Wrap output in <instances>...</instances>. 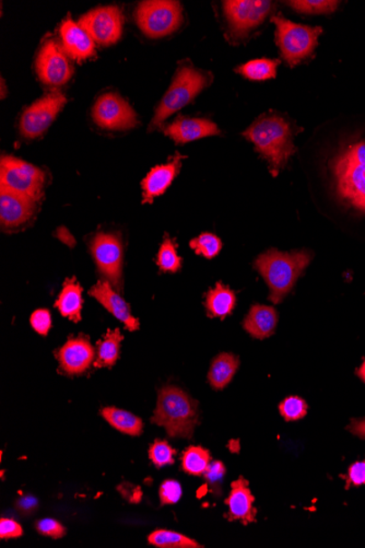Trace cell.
<instances>
[{
    "label": "cell",
    "instance_id": "1",
    "mask_svg": "<svg viewBox=\"0 0 365 548\" xmlns=\"http://www.w3.org/2000/svg\"><path fill=\"white\" fill-rule=\"evenodd\" d=\"M243 136L254 143L255 151L268 162L269 172L274 178L287 166L296 151L293 127L279 115L259 116Z\"/></svg>",
    "mask_w": 365,
    "mask_h": 548
},
{
    "label": "cell",
    "instance_id": "2",
    "mask_svg": "<svg viewBox=\"0 0 365 548\" xmlns=\"http://www.w3.org/2000/svg\"><path fill=\"white\" fill-rule=\"evenodd\" d=\"M311 260L312 253L308 250L280 252L276 249H271L259 255L254 262V269L262 275L271 290L268 299L276 305L282 303L293 291Z\"/></svg>",
    "mask_w": 365,
    "mask_h": 548
},
{
    "label": "cell",
    "instance_id": "3",
    "mask_svg": "<svg viewBox=\"0 0 365 548\" xmlns=\"http://www.w3.org/2000/svg\"><path fill=\"white\" fill-rule=\"evenodd\" d=\"M335 191L343 203L365 212V141L349 143L331 161Z\"/></svg>",
    "mask_w": 365,
    "mask_h": 548
},
{
    "label": "cell",
    "instance_id": "4",
    "mask_svg": "<svg viewBox=\"0 0 365 548\" xmlns=\"http://www.w3.org/2000/svg\"><path fill=\"white\" fill-rule=\"evenodd\" d=\"M198 419V402L182 388L167 386L158 391L151 423L166 429L168 437L192 438Z\"/></svg>",
    "mask_w": 365,
    "mask_h": 548
},
{
    "label": "cell",
    "instance_id": "5",
    "mask_svg": "<svg viewBox=\"0 0 365 548\" xmlns=\"http://www.w3.org/2000/svg\"><path fill=\"white\" fill-rule=\"evenodd\" d=\"M211 83L210 74L195 69L192 64L178 67L170 88L158 104L151 121L150 130L160 127L164 121L184 108L207 88Z\"/></svg>",
    "mask_w": 365,
    "mask_h": 548
},
{
    "label": "cell",
    "instance_id": "6",
    "mask_svg": "<svg viewBox=\"0 0 365 548\" xmlns=\"http://www.w3.org/2000/svg\"><path fill=\"white\" fill-rule=\"evenodd\" d=\"M272 21L276 24V44L290 67L313 55L322 34L321 26L294 24L283 15H274Z\"/></svg>",
    "mask_w": 365,
    "mask_h": 548
},
{
    "label": "cell",
    "instance_id": "7",
    "mask_svg": "<svg viewBox=\"0 0 365 548\" xmlns=\"http://www.w3.org/2000/svg\"><path fill=\"white\" fill-rule=\"evenodd\" d=\"M135 20L142 34L151 39L170 35L183 24V8L178 2L148 0L135 12Z\"/></svg>",
    "mask_w": 365,
    "mask_h": 548
},
{
    "label": "cell",
    "instance_id": "8",
    "mask_svg": "<svg viewBox=\"0 0 365 548\" xmlns=\"http://www.w3.org/2000/svg\"><path fill=\"white\" fill-rule=\"evenodd\" d=\"M45 173L38 167L13 156L0 161V189L38 201L43 196Z\"/></svg>",
    "mask_w": 365,
    "mask_h": 548
},
{
    "label": "cell",
    "instance_id": "9",
    "mask_svg": "<svg viewBox=\"0 0 365 548\" xmlns=\"http://www.w3.org/2000/svg\"><path fill=\"white\" fill-rule=\"evenodd\" d=\"M92 257L105 280L116 290L123 289V246L119 234L99 232L90 244Z\"/></svg>",
    "mask_w": 365,
    "mask_h": 548
},
{
    "label": "cell",
    "instance_id": "10",
    "mask_svg": "<svg viewBox=\"0 0 365 548\" xmlns=\"http://www.w3.org/2000/svg\"><path fill=\"white\" fill-rule=\"evenodd\" d=\"M225 15L232 35L245 37L272 14L274 4L267 0H227Z\"/></svg>",
    "mask_w": 365,
    "mask_h": 548
},
{
    "label": "cell",
    "instance_id": "11",
    "mask_svg": "<svg viewBox=\"0 0 365 548\" xmlns=\"http://www.w3.org/2000/svg\"><path fill=\"white\" fill-rule=\"evenodd\" d=\"M67 103L61 92L47 93L24 112L20 120L21 135L34 140L44 134Z\"/></svg>",
    "mask_w": 365,
    "mask_h": 548
},
{
    "label": "cell",
    "instance_id": "12",
    "mask_svg": "<svg viewBox=\"0 0 365 548\" xmlns=\"http://www.w3.org/2000/svg\"><path fill=\"white\" fill-rule=\"evenodd\" d=\"M92 119L99 127L109 131H129L139 124L136 112L114 93H104L95 101Z\"/></svg>",
    "mask_w": 365,
    "mask_h": 548
},
{
    "label": "cell",
    "instance_id": "13",
    "mask_svg": "<svg viewBox=\"0 0 365 548\" xmlns=\"http://www.w3.org/2000/svg\"><path fill=\"white\" fill-rule=\"evenodd\" d=\"M78 24L98 44L110 46L120 39L124 18L118 6L100 7L82 15Z\"/></svg>",
    "mask_w": 365,
    "mask_h": 548
},
{
    "label": "cell",
    "instance_id": "14",
    "mask_svg": "<svg viewBox=\"0 0 365 548\" xmlns=\"http://www.w3.org/2000/svg\"><path fill=\"white\" fill-rule=\"evenodd\" d=\"M40 81L47 86L60 87L71 81L73 69L66 52L54 40L46 41L35 62Z\"/></svg>",
    "mask_w": 365,
    "mask_h": 548
},
{
    "label": "cell",
    "instance_id": "15",
    "mask_svg": "<svg viewBox=\"0 0 365 548\" xmlns=\"http://www.w3.org/2000/svg\"><path fill=\"white\" fill-rule=\"evenodd\" d=\"M95 351L86 335L71 338L57 351L56 358L61 369L68 376L82 375L93 364Z\"/></svg>",
    "mask_w": 365,
    "mask_h": 548
},
{
    "label": "cell",
    "instance_id": "16",
    "mask_svg": "<svg viewBox=\"0 0 365 548\" xmlns=\"http://www.w3.org/2000/svg\"><path fill=\"white\" fill-rule=\"evenodd\" d=\"M178 145L202 140L205 137L220 135L219 127L208 119L178 116L172 124L163 130Z\"/></svg>",
    "mask_w": 365,
    "mask_h": 548
},
{
    "label": "cell",
    "instance_id": "17",
    "mask_svg": "<svg viewBox=\"0 0 365 548\" xmlns=\"http://www.w3.org/2000/svg\"><path fill=\"white\" fill-rule=\"evenodd\" d=\"M185 157L177 153L170 161L151 170L147 177L142 180V203L152 204L153 200L166 193L170 188L174 179L181 171L182 161Z\"/></svg>",
    "mask_w": 365,
    "mask_h": 548
},
{
    "label": "cell",
    "instance_id": "18",
    "mask_svg": "<svg viewBox=\"0 0 365 548\" xmlns=\"http://www.w3.org/2000/svg\"><path fill=\"white\" fill-rule=\"evenodd\" d=\"M89 295L93 297L107 310L113 315L119 321L123 322L127 329L134 332L139 329L140 324L135 317H132L130 306L118 291L112 289L108 280H100L89 291Z\"/></svg>",
    "mask_w": 365,
    "mask_h": 548
},
{
    "label": "cell",
    "instance_id": "19",
    "mask_svg": "<svg viewBox=\"0 0 365 548\" xmlns=\"http://www.w3.org/2000/svg\"><path fill=\"white\" fill-rule=\"evenodd\" d=\"M35 201L25 196L0 189V222L4 229L24 225L34 215Z\"/></svg>",
    "mask_w": 365,
    "mask_h": 548
},
{
    "label": "cell",
    "instance_id": "20",
    "mask_svg": "<svg viewBox=\"0 0 365 548\" xmlns=\"http://www.w3.org/2000/svg\"><path fill=\"white\" fill-rule=\"evenodd\" d=\"M62 49L66 54L78 62L95 56L94 41L86 30L75 21L68 18L61 26Z\"/></svg>",
    "mask_w": 365,
    "mask_h": 548
},
{
    "label": "cell",
    "instance_id": "21",
    "mask_svg": "<svg viewBox=\"0 0 365 548\" xmlns=\"http://www.w3.org/2000/svg\"><path fill=\"white\" fill-rule=\"evenodd\" d=\"M254 498L248 482L241 476L239 480L231 484V493L226 499V504L229 507L226 518L229 521H241L248 524L255 523L257 510L254 508Z\"/></svg>",
    "mask_w": 365,
    "mask_h": 548
},
{
    "label": "cell",
    "instance_id": "22",
    "mask_svg": "<svg viewBox=\"0 0 365 548\" xmlns=\"http://www.w3.org/2000/svg\"><path fill=\"white\" fill-rule=\"evenodd\" d=\"M278 313L274 308L255 305L251 308L250 313L243 322V328L252 338L264 339L271 338L276 331Z\"/></svg>",
    "mask_w": 365,
    "mask_h": 548
},
{
    "label": "cell",
    "instance_id": "23",
    "mask_svg": "<svg viewBox=\"0 0 365 548\" xmlns=\"http://www.w3.org/2000/svg\"><path fill=\"white\" fill-rule=\"evenodd\" d=\"M82 287L76 279H67L55 302V308L63 318L78 323L82 321Z\"/></svg>",
    "mask_w": 365,
    "mask_h": 548
},
{
    "label": "cell",
    "instance_id": "24",
    "mask_svg": "<svg viewBox=\"0 0 365 548\" xmlns=\"http://www.w3.org/2000/svg\"><path fill=\"white\" fill-rule=\"evenodd\" d=\"M206 310L209 318H218L224 320L234 312L236 306V296L234 290L222 283H216L206 296Z\"/></svg>",
    "mask_w": 365,
    "mask_h": 548
},
{
    "label": "cell",
    "instance_id": "25",
    "mask_svg": "<svg viewBox=\"0 0 365 548\" xmlns=\"http://www.w3.org/2000/svg\"><path fill=\"white\" fill-rule=\"evenodd\" d=\"M240 360L237 356L229 353H222L213 360L208 372V382L215 390H224L234 379Z\"/></svg>",
    "mask_w": 365,
    "mask_h": 548
},
{
    "label": "cell",
    "instance_id": "26",
    "mask_svg": "<svg viewBox=\"0 0 365 548\" xmlns=\"http://www.w3.org/2000/svg\"><path fill=\"white\" fill-rule=\"evenodd\" d=\"M124 339L119 328L109 329L107 335L97 344V359L94 360L95 368H105L116 364L120 357V343Z\"/></svg>",
    "mask_w": 365,
    "mask_h": 548
},
{
    "label": "cell",
    "instance_id": "27",
    "mask_svg": "<svg viewBox=\"0 0 365 548\" xmlns=\"http://www.w3.org/2000/svg\"><path fill=\"white\" fill-rule=\"evenodd\" d=\"M101 415L113 428L120 433L134 435V437L142 434L144 423L134 414L116 407H104Z\"/></svg>",
    "mask_w": 365,
    "mask_h": 548
},
{
    "label": "cell",
    "instance_id": "28",
    "mask_svg": "<svg viewBox=\"0 0 365 548\" xmlns=\"http://www.w3.org/2000/svg\"><path fill=\"white\" fill-rule=\"evenodd\" d=\"M279 65L280 61L278 60L261 58V60H254L243 64V65L235 68V72L242 74L248 81L264 82L276 78Z\"/></svg>",
    "mask_w": 365,
    "mask_h": 548
},
{
    "label": "cell",
    "instance_id": "29",
    "mask_svg": "<svg viewBox=\"0 0 365 548\" xmlns=\"http://www.w3.org/2000/svg\"><path fill=\"white\" fill-rule=\"evenodd\" d=\"M211 456L202 446H189L183 452L182 468L189 475L202 476L210 465Z\"/></svg>",
    "mask_w": 365,
    "mask_h": 548
},
{
    "label": "cell",
    "instance_id": "30",
    "mask_svg": "<svg viewBox=\"0 0 365 548\" xmlns=\"http://www.w3.org/2000/svg\"><path fill=\"white\" fill-rule=\"evenodd\" d=\"M151 545L160 548H198L203 547L197 542L178 532L157 530L148 536Z\"/></svg>",
    "mask_w": 365,
    "mask_h": 548
},
{
    "label": "cell",
    "instance_id": "31",
    "mask_svg": "<svg viewBox=\"0 0 365 548\" xmlns=\"http://www.w3.org/2000/svg\"><path fill=\"white\" fill-rule=\"evenodd\" d=\"M177 243L166 236L158 250L157 265L163 273H178L182 269L183 260L177 252Z\"/></svg>",
    "mask_w": 365,
    "mask_h": 548
},
{
    "label": "cell",
    "instance_id": "32",
    "mask_svg": "<svg viewBox=\"0 0 365 548\" xmlns=\"http://www.w3.org/2000/svg\"><path fill=\"white\" fill-rule=\"evenodd\" d=\"M285 4L299 14L330 15L336 12L341 3L335 0H295Z\"/></svg>",
    "mask_w": 365,
    "mask_h": 548
},
{
    "label": "cell",
    "instance_id": "33",
    "mask_svg": "<svg viewBox=\"0 0 365 548\" xmlns=\"http://www.w3.org/2000/svg\"><path fill=\"white\" fill-rule=\"evenodd\" d=\"M190 249L197 255H202L205 259H214L222 250L220 239L213 233L206 232L199 237L193 239L189 242Z\"/></svg>",
    "mask_w": 365,
    "mask_h": 548
},
{
    "label": "cell",
    "instance_id": "34",
    "mask_svg": "<svg viewBox=\"0 0 365 548\" xmlns=\"http://www.w3.org/2000/svg\"><path fill=\"white\" fill-rule=\"evenodd\" d=\"M308 404L299 396H289L285 398L279 406L280 415L284 418L285 422H295V420L303 419L308 413Z\"/></svg>",
    "mask_w": 365,
    "mask_h": 548
},
{
    "label": "cell",
    "instance_id": "35",
    "mask_svg": "<svg viewBox=\"0 0 365 548\" xmlns=\"http://www.w3.org/2000/svg\"><path fill=\"white\" fill-rule=\"evenodd\" d=\"M177 451L166 440H156L150 446L149 457L157 467L174 465V455Z\"/></svg>",
    "mask_w": 365,
    "mask_h": 548
},
{
    "label": "cell",
    "instance_id": "36",
    "mask_svg": "<svg viewBox=\"0 0 365 548\" xmlns=\"http://www.w3.org/2000/svg\"><path fill=\"white\" fill-rule=\"evenodd\" d=\"M30 323L36 333H39L42 337H46L52 328L51 312L46 308H39V310L32 313Z\"/></svg>",
    "mask_w": 365,
    "mask_h": 548
},
{
    "label": "cell",
    "instance_id": "37",
    "mask_svg": "<svg viewBox=\"0 0 365 548\" xmlns=\"http://www.w3.org/2000/svg\"><path fill=\"white\" fill-rule=\"evenodd\" d=\"M182 487L177 481L168 480L160 487V500L162 504H174L182 497Z\"/></svg>",
    "mask_w": 365,
    "mask_h": 548
},
{
    "label": "cell",
    "instance_id": "38",
    "mask_svg": "<svg viewBox=\"0 0 365 548\" xmlns=\"http://www.w3.org/2000/svg\"><path fill=\"white\" fill-rule=\"evenodd\" d=\"M36 530L44 536L53 537V539H62L66 534V529L62 524L54 519H44L36 524Z\"/></svg>",
    "mask_w": 365,
    "mask_h": 548
},
{
    "label": "cell",
    "instance_id": "39",
    "mask_svg": "<svg viewBox=\"0 0 365 548\" xmlns=\"http://www.w3.org/2000/svg\"><path fill=\"white\" fill-rule=\"evenodd\" d=\"M346 488L365 485V461L353 463L346 475Z\"/></svg>",
    "mask_w": 365,
    "mask_h": 548
},
{
    "label": "cell",
    "instance_id": "40",
    "mask_svg": "<svg viewBox=\"0 0 365 548\" xmlns=\"http://www.w3.org/2000/svg\"><path fill=\"white\" fill-rule=\"evenodd\" d=\"M226 475V466L224 463L220 461H214L210 463L207 471L205 472L206 481L209 484L210 486H219L222 478H224Z\"/></svg>",
    "mask_w": 365,
    "mask_h": 548
},
{
    "label": "cell",
    "instance_id": "41",
    "mask_svg": "<svg viewBox=\"0 0 365 548\" xmlns=\"http://www.w3.org/2000/svg\"><path fill=\"white\" fill-rule=\"evenodd\" d=\"M24 531L18 523L12 519L0 520V537L2 539H17L23 536Z\"/></svg>",
    "mask_w": 365,
    "mask_h": 548
},
{
    "label": "cell",
    "instance_id": "42",
    "mask_svg": "<svg viewBox=\"0 0 365 548\" xmlns=\"http://www.w3.org/2000/svg\"><path fill=\"white\" fill-rule=\"evenodd\" d=\"M348 429L352 435H358L359 438L365 439V418L352 419Z\"/></svg>",
    "mask_w": 365,
    "mask_h": 548
},
{
    "label": "cell",
    "instance_id": "43",
    "mask_svg": "<svg viewBox=\"0 0 365 548\" xmlns=\"http://www.w3.org/2000/svg\"><path fill=\"white\" fill-rule=\"evenodd\" d=\"M357 376L365 383V360L362 366L357 370Z\"/></svg>",
    "mask_w": 365,
    "mask_h": 548
}]
</instances>
